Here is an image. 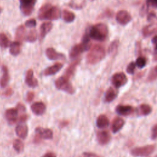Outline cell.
<instances>
[{
	"mask_svg": "<svg viewBox=\"0 0 157 157\" xmlns=\"http://www.w3.org/2000/svg\"><path fill=\"white\" fill-rule=\"evenodd\" d=\"M61 12L56 6H53L49 3L45 4L39 9L38 18L39 20H56L61 17Z\"/></svg>",
	"mask_w": 157,
	"mask_h": 157,
	"instance_id": "obj_1",
	"label": "cell"
},
{
	"mask_svg": "<svg viewBox=\"0 0 157 157\" xmlns=\"http://www.w3.org/2000/svg\"><path fill=\"white\" fill-rule=\"evenodd\" d=\"M90 37L88 32H86L83 36L82 42L79 44H75L72 47L69 52V57L71 59L77 58L81 53H82L85 51L90 49Z\"/></svg>",
	"mask_w": 157,
	"mask_h": 157,
	"instance_id": "obj_2",
	"label": "cell"
},
{
	"mask_svg": "<svg viewBox=\"0 0 157 157\" xmlns=\"http://www.w3.org/2000/svg\"><path fill=\"white\" fill-rule=\"evenodd\" d=\"M105 55L104 48L99 44H96L90 48L86 55V61L90 64H95L100 62Z\"/></svg>",
	"mask_w": 157,
	"mask_h": 157,
	"instance_id": "obj_3",
	"label": "cell"
},
{
	"mask_svg": "<svg viewBox=\"0 0 157 157\" xmlns=\"http://www.w3.org/2000/svg\"><path fill=\"white\" fill-rule=\"evenodd\" d=\"M88 34L91 39L98 41H104L108 36V28L104 23H97L91 27Z\"/></svg>",
	"mask_w": 157,
	"mask_h": 157,
	"instance_id": "obj_4",
	"label": "cell"
},
{
	"mask_svg": "<svg viewBox=\"0 0 157 157\" xmlns=\"http://www.w3.org/2000/svg\"><path fill=\"white\" fill-rule=\"evenodd\" d=\"M55 85L57 89L64 91L69 94H72L75 93V89L69 82V80L61 76L55 81Z\"/></svg>",
	"mask_w": 157,
	"mask_h": 157,
	"instance_id": "obj_5",
	"label": "cell"
},
{
	"mask_svg": "<svg viewBox=\"0 0 157 157\" xmlns=\"http://www.w3.org/2000/svg\"><path fill=\"white\" fill-rule=\"evenodd\" d=\"M155 150V145H147L142 147H137L131 150V154L136 157L147 156L151 154Z\"/></svg>",
	"mask_w": 157,
	"mask_h": 157,
	"instance_id": "obj_6",
	"label": "cell"
},
{
	"mask_svg": "<svg viewBox=\"0 0 157 157\" xmlns=\"http://www.w3.org/2000/svg\"><path fill=\"white\" fill-rule=\"evenodd\" d=\"M111 82L115 88H119L127 83L128 78L124 72H116L112 76Z\"/></svg>",
	"mask_w": 157,
	"mask_h": 157,
	"instance_id": "obj_7",
	"label": "cell"
},
{
	"mask_svg": "<svg viewBox=\"0 0 157 157\" xmlns=\"http://www.w3.org/2000/svg\"><path fill=\"white\" fill-rule=\"evenodd\" d=\"M37 0H20V9L22 13L26 15H30L34 7Z\"/></svg>",
	"mask_w": 157,
	"mask_h": 157,
	"instance_id": "obj_8",
	"label": "cell"
},
{
	"mask_svg": "<svg viewBox=\"0 0 157 157\" xmlns=\"http://www.w3.org/2000/svg\"><path fill=\"white\" fill-rule=\"evenodd\" d=\"M132 17L131 14L126 10H121L117 12L116 15V20L121 25H126L131 21Z\"/></svg>",
	"mask_w": 157,
	"mask_h": 157,
	"instance_id": "obj_9",
	"label": "cell"
},
{
	"mask_svg": "<svg viewBox=\"0 0 157 157\" xmlns=\"http://www.w3.org/2000/svg\"><path fill=\"white\" fill-rule=\"evenodd\" d=\"M18 111L16 108H10L6 110L5 117L10 124H13L18 122Z\"/></svg>",
	"mask_w": 157,
	"mask_h": 157,
	"instance_id": "obj_10",
	"label": "cell"
},
{
	"mask_svg": "<svg viewBox=\"0 0 157 157\" xmlns=\"http://www.w3.org/2000/svg\"><path fill=\"white\" fill-rule=\"evenodd\" d=\"M96 137L99 144L101 145L107 144L111 139V136L107 131H98L96 133Z\"/></svg>",
	"mask_w": 157,
	"mask_h": 157,
	"instance_id": "obj_11",
	"label": "cell"
},
{
	"mask_svg": "<svg viewBox=\"0 0 157 157\" xmlns=\"http://www.w3.org/2000/svg\"><path fill=\"white\" fill-rule=\"evenodd\" d=\"M80 61V58H77L75 59V61L72 62L69 65V66L67 67V69L65 70V72L63 76H64V77H66V78L69 80V78L74 75V74L75 71V69H76L77 66L78 65Z\"/></svg>",
	"mask_w": 157,
	"mask_h": 157,
	"instance_id": "obj_12",
	"label": "cell"
},
{
	"mask_svg": "<svg viewBox=\"0 0 157 157\" xmlns=\"http://www.w3.org/2000/svg\"><path fill=\"white\" fill-rule=\"evenodd\" d=\"M25 80L26 84L31 88H35L38 85V81L34 77V72L32 69H29L27 71Z\"/></svg>",
	"mask_w": 157,
	"mask_h": 157,
	"instance_id": "obj_13",
	"label": "cell"
},
{
	"mask_svg": "<svg viewBox=\"0 0 157 157\" xmlns=\"http://www.w3.org/2000/svg\"><path fill=\"white\" fill-rule=\"evenodd\" d=\"M45 54L47 57L50 60H58L65 58V55L64 54L56 52L53 48L52 47L46 49Z\"/></svg>",
	"mask_w": 157,
	"mask_h": 157,
	"instance_id": "obj_14",
	"label": "cell"
},
{
	"mask_svg": "<svg viewBox=\"0 0 157 157\" xmlns=\"http://www.w3.org/2000/svg\"><path fill=\"white\" fill-rule=\"evenodd\" d=\"M116 112L123 116H128L134 112V108L129 105H118L115 108Z\"/></svg>",
	"mask_w": 157,
	"mask_h": 157,
	"instance_id": "obj_15",
	"label": "cell"
},
{
	"mask_svg": "<svg viewBox=\"0 0 157 157\" xmlns=\"http://www.w3.org/2000/svg\"><path fill=\"white\" fill-rule=\"evenodd\" d=\"M63 64L61 63H56L52 66L47 67L44 71L42 74L45 76H48L51 75H54L58 72L63 67Z\"/></svg>",
	"mask_w": 157,
	"mask_h": 157,
	"instance_id": "obj_16",
	"label": "cell"
},
{
	"mask_svg": "<svg viewBox=\"0 0 157 157\" xmlns=\"http://www.w3.org/2000/svg\"><path fill=\"white\" fill-rule=\"evenodd\" d=\"M35 131L36 134H38L42 139H52L53 138V132L48 128L37 127Z\"/></svg>",
	"mask_w": 157,
	"mask_h": 157,
	"instance_id": "obj_17",
	"label": "cell"
},
{
	"mask_svg": "<svg viewBox=\"0 0 157 157\" xmlns=\"http://www.w3.org/2000/svg\"><path fill=\"white\" fill-rule=\"evenodd\" d=\"M31 109L35 115H41L45 112L46 106L42 102H35L31 105Z\"/></svg>",
	"mask_w": 157,
	"mask_h": 157,
	"instance_id": "obj_18",
	"label": "cell"
},
{
	"mask_svg": "<svg viewBox=\"0 0 157 157\" xmlns=\"http://www.w3.org/2000/svg\"><path fill=\"white\" fill-rule=\"evenodd\" d=\"M156 33H157V22L147 25L142 29V34L144 37H150Z\"/></svg>",
	"mask_w": 157,
	"mask_h": 157,
	"instance_id": "obj_19",
	"label": "cell"
},
{
	"mask_svg": "<svg viewBox=\"0 0 157 157\" xmlns=\"http://www.w3.org/2000/svg\"><path fill=\"white\" fill-rule=\"evenodd\" d=\"M15 132L17 136L22 139H25L28 136V128L25 123H20L15 128Z\"/></svg>",
	"mask_w": 157,
	"mask_h": 157,
	"instance_id": "obj_20",
	"label": "cell"
},
{
	"mask_svg": "<svg viewBox=\"0 0 157 157\" xmlns=\"http://www.w3.org/2000/svg\"><path fill=\"white\" fill-rule=\"evenodd\" d=\"M124 120L120 117H115L112 121L111 129L113 133H117L120 130L122 129V128L124 125Z\"/></svg>",
	"mask_w": 157,
	"mask_h": 157,
	"instance_id": "obj_21",
	"label": "cell"
},
{
	"mask_svg": "<svg viewBox=\"0 0 157 157\" xmlns=\"http://www.w3.org/2000/svg\"><path fill=\"white\" fill-rule=\"evenodd\" d=\"M53 27V24L52 22L50 21H47V22H44L40 27V40H42L45 36L50 31V30L52 29Z\"/></svg>",
	"mask_w": 157,
	"mask_h": 157,
	"instance_id": "obj_22",
	"label": "cell"
},
{
	"mask_svg": "<svg viewBox=\"0 0 157 157\" xmlns=\"http://www.w3.org/2000/svg\"><path fill=\"white\" fill-rule=\"evenodd\" d=\"M2 76L0 80V86L2 88L6 87L9 81V73L7 67L6 66H2Z\"/></svg>",
	"mask_w": 157,
	"mask_h": 157,
	"instance_id": "obj_23",
	"label": "cell"
},
{
	"mask_svg": "<svg viewBox=\"0 0 157 157\" xmlns=\"http://www.w3.org/2000/svg\"><path fill=\"white\" fill-rule=\"evenodd\" d=\"M118 92L116 89L112 87H109L105 94V101L106 102H111L117 96Z\"/></svg>",
	"mask_w": 157,
	"mask_h": 157,
	"instance_id": "obj_24",
	"label": "cell"
},
{
	"mask_svg": "<svg viewBox=\"0 0 157 157\" xmlns=\"http://www.w3.org/2000/svg\"><path fill=\"white\" fill-rule=\"evenodd\" d=\"M109 124V120L105 115L101 114L96 119V126L101 129L107 128Z\"/></svg>",
	"mask_w": 157,
	"mask_h": 157,
	"instance_id": "obj_25",
	"label": "cell"
},
{
	"mask_svg": "<svg viewBox=\"0 0 157 157\" xmlns=\"http://www.w3.org/2000/svg\"><path fill=\"white\" fill-rule=\"evenodd\" d=\"M21 43L18 41L13 42L10 46V53L13 56L18 55L21 51Z\"/></svg>",
	"mask_w": 157,
	"mask_h": 157,
	"instance_id": "obj_26",
	"label": "cell"
},
{
	"mask_svg": "<svg viewBox=\"0 0 157 157\" xmlns=\"http://www.w3.org/2000/svg\"><path fill=\"white\" fill-rule=\"evenodd\" d=\"M152 111L151 107L147 104H142L138 107V112L140 115L147 116L151 113Z\"/></svg>",
	"mask_w": 157,
	"mask_h": 157,
	"instance_id": "obj_27",
	"label": "cell"
},
{
	"mask_svg": "<svg viewBox=\"0 0 157 157\" xmlns=\"http://www.w3.org/2000/svg\"><path fill=\"white\" fill-rule=\"evenodd\" d=\"M25 28L23 25L19 26L15 32V40L21 43L25 38Z\"/></svg>",
	"mask_w": 157,
	"mask_h": 157,
	"instance_id": "obj_28",
	"label": "cell"
},
{
	"mask_svg": "<svg viewBox=\"0 0 157 157\" xmlns=\"http://www.w3.org/2000/svg\"><path fill=\"white\" fill-rule=\"evenodd\" d=\"M62 18L64 21L67 23H71L75 20V15L73 12L64 9L62 12Z\"/></svg>",
	"mask_w": 157,
	"mask_h": 157,
	"instance_id": "obj_29",
	"label": "cell"
},
{
	"mask_svg": "<svg viewBox=\"0 0 157 157\" xmlns=\"http://www.w3.org/2000/svg\"><path fill=\"white\" fill-rule=\"evenodd\" d=\"M10 45V40L7 35L4 33H0V47L2 48H7Z\"/></svg>",
	"mask_w": 157,
	"mask_h": 157,
	"instance_id": "obj_30",
	"label": "cell"
},
{
	"mask_svg": "<svg viewBox=\"0 0 157 157\" xmlns=\"http://www.w3.org/2000/svg\"><path fill=\"white\" fill-rule=\"evenodd\" d=\"M37 39V34L36 29H31L26 34L25 40L29 42H34Z\"/></svg>",
	"mask_w": 157,
	"mask_h": 157,
	"instance_id": "obj_31",
	"label": "cell"
},
{
	"mask_svg": "<svg viewBox=\"0 0 157 157\" xmlns=\"http://www.w3.org/2000/svg\"><path fill=\"white\" fill-rule=\"evenodd\" d=\"M119 42L118 40H115L111 42L108 48V53L110 55H113L117 52Z\"/></svg>",
	"mask_w": 157,
	"mask_h": 157,
	"instance_id": "obj_32",
	"label": "cell"
},
{
	"mask_svg": "<svg viewBox=\"0 0 157 157\" xmlns=\"http://www.w3.org/2000/svg\"><path fill=\"white\" fill-rule=\"evenodd\" d=\"M13 147L17 152L20 153L24 149V144L21 140L16 139L13 142Z\"/></svg>",
	"mask_w": 157,
	"mask_h": 157,
	"instance_id": "obj_33",
	"label": "cell"
},
{
	"mask_svg": "<svg viewBox=\"0 0 157 157\" xmlns=\"http://www.w3.org/2000/svg\"><path fill=\"white\" fill-rule=\"evenodd\" d=\"M136 64L140 69H142V68L146 66V64H147V59H146V58L145 57H143V56L138 57L137 58V59H136Z\"/></svg>",
	"mask_w": 157,
	"mask_h": 157,
	"instance_id": "obj_34",
	"label": "cell"
},
{
	"mask_svg": "<svg viewBox=\"0 0 157 157\" xmlns=\"http://www.w3.org/2000/svg\"><path fill=\"white\" fill-rule=\"evenodd\" d=\"M136 64L134 62H131L126 67V72L129 74H132L134 72Z\"/></svg>",
	"mask_w": 157,
	"mask_h": 157,
	"instance_id": "obj_35",
	"label": "cell"
},
{
	"mask_svg": "<svg viewBox=\"0 0 157 157\" xmlns=\"http://www.w3.org/2000/svg\"><path fill=\"white\" fill-rule=\"evenodd\" d=\"M25 25L27 27L33 28L36 26V21L35 19L31 18V19H29V20H28L27 21H26Z\"/></svg>",
	"mask_w": 157,
	"mask_h": 157,
	"instance_id": "obj_36",
	"label": "cell"
},
{
	"mask_svg": "<svg viewBox=\"0 0 157 157\" xmlns=\"http://www.w3.org/2000/svg\"><path fill=\"white\" fill-rule=\"evenodd\" d=\"M151 138L153 140L157 139V124H155L151 128Z\"/></svg>",
	"mask_w": 157,
	"mask_h": 157,
	"instance_id": "obj_37",
	"label": "cell"
},
{
	"mask_svg": "<svg viewBox=\"0 0 157 157\" xmlns=\"http://www.w3.org/2000/svg\"><path fill=\"white\" fill-rule=\"evenodd\" d=\"M28 115L26 113H21L19 117H18V122L20 123H24L28 120Z\"/></svg>",
	"mask_w": 157,
	"mask_h": 157,
	"instance_id": "obj_38",
	"label": "cell"
},
{
	"mask_svg": "<svg viewBox=\"0 0 157 157\" xmlns=\"http://www.w3.org/2000/svg\"><path fill=\"white\" fill-rule=\"evenodd\" d=\"M146 5L147 7L151 6L154 8H157V0H146Z\"/></svg>",
	"mask_w": 157,
	"mask_h": 157,
	"instance_id": "obj_39",
	"label": "cell"
},
{
	"mask_svg": "<svg viewBox=\"0 0 157 157\" xmlns=\"http://www.w3.org/2000/svg\"><path fill=\"white\" fill-rule=\"evenodd\" d=\"M16 109H17V110L18 111V113L20 112V113H24L25 112H26V107L25 106L21 104V103H18L17 105V107H16Z\"/></svg>",
	"mask_w": 157,
	"mask_h": 157,
	"instance_id": "obj_40",
	"label": "cell"
},
{
	"mask_svg": "<svg viewBox=\"0 0 157 157\" xmlns=\"http://www.w3.org/2000/svg\"><path fill=\"white\" fill-rule=\"evenodd\" d=\"M34 96H35V94H34V93L33 91H29L27 93V95H26V101L28 102H32V101L34 98Z\"/></svg>",
	"mask_w": 157,
	"mask_h": 157,
	"instance_id": "obj_41",
	"label": "cell"
},
{
	"mask_svg": "<svg viewBox=\"0 0 157 157\" xmlns=\"http://www.w3.org/2000/svg\"><path fill=\"white\" fill-rule=\"evenodd\" d=\"M13 94V90L11 88H8L2 93V95L5 97H9Z\"/></svg>",
	"mask_w": 157,
	"mask_h": 157,
	"instance_id": "obj_42",
	"label": "cell"
},
{
	"mask_svg": "<svg viewBox=\"0 0 157 157\" xmlns=\"http://www.w3.org/2000/svg\"><path fill=\"white\" fill-rule=\"evenodd\" d=\"M151 42L154 45V52L156 55H157V35L155 36L152 38Z\"/></svg>",
	"mask_w": 157,
	"mask_h": 157,
	"instance_id": "obj_43",
	"label": "cell"
},
{
	"mask_svg": "<svg viewBox=\"0 0 157 157\" xmlns=\"http://www.w3.org/2000/svg\"><path fill=\"white\" fill-rule=\"evenodd\" d=\"M84 157H100L98 155L91 152H84L83 153Z\"/></svg>",
	"mask_w": 157,
	"mask_h": 157,
	"instance_id": "obj_44",
	"label": "cell"
},
{
	"mask_svg": "<svg viewBox=\"0 0 157 157\" xmlns=\"http://www.w3.org/2000/svg\"><path fill=\"white\" fill-rule=\"evenodd\" d=\"M147 19L148 21H151V20H153V19H156L157 20V16L156 15V14L153 12H151L148 14V17H147Z\"/></svg>",
	"mask_w": 157,
	"mask_h": 157,
	"instance_id": "obj_45",
	"label": "cell"
},
{
	"mask_svg": "<svg viewBox=\"0 0 157 157\" xmlns=\"http://www.w3.org/2000/svg\"><path fill=\"white\" fill-rule=\"evenodd\" d=\"M156 76H157V74L155 72V71L153 70V71H151V72H150V75H149V80H153L154 79H155L156 78Z\"/></svg>",
	"mask_w": 157,
	"mask_h": 157,
	"instance_id": "obj_46",
	"label": "cell"
},
{
	"mask_svg": "<svg viewBox=\"0 0 157 157\" xmlns=\"http://www.w3.org/2000/svg\"><path fill=\"white\" fill-rule=\"evenodd\" d=\"M42 157H56V156L53 152H48V153H45Z\"/></svg>",
	"mask_w": 157,
	"mask_h": 157,
	"instance_id": "obj_47",
	"label": "cell"
},
{
	"mask_svg": "<svg viewBox=\"0 0 157 157\" xmlns=\"http://www.w3.org/2000/svg\"><path fill=\"white\" fill-rule=\"evenodd\" d=\"M68 123H69V122L67 121H62L59 123V126L62 127V128L66 126L68 124Z\"/></svg>",
	"mask_w": 157,
	"mask_h": 157,
	"instance_id": "obj_48",
	"label": "cell"
},
{
	"mask_svg": "<svg viewBox=\"0 0 157 157\" xmlns=\"http://www.w3.org/2000/svg\"><path fill=\"white\" fill-rule=\"evenodd\" d=\"M154 71H155V72L157 74V66H155V69H154Z\"/></svg>",
	"mask_w": 157,
	"mask_h": 157,
	"instance_id": "obj_49",
	"label": "cell"
},
{
	"mask_svg": "<svg viewBox=\"0 0 157 157\" xmlns=\"http://www.w3.org/2000/svg\"><path fill=\"white\" fill-rule=\"evenodd\" d=\"M1 11H2V9L0 7V13H1Z\"/></svg>",
	"mask_w": 157,
	"mask_h": 157,
	"instance_id": "obj_50",
	"label": "cell"
},
{
	"mask_svg": "<svg viewBox=\"0 0 157 157\" xmlns=\"http://www.w3.org/2000/svg\"><path fill=\"white\" fill-rule=\"evenodd\" d=\"M156 157H157V155H156Z\"/></svg>",
	"mask_w": 157,
	"mask_h": 157,
	"instance_id": "obj_51",
	"label": "cell"
}]
</instances>
